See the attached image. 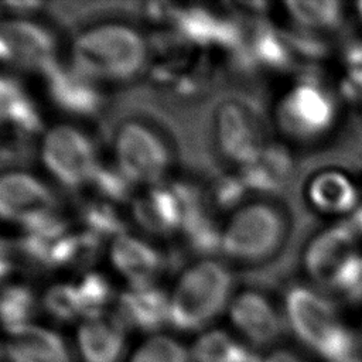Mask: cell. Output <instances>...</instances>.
I'll return each instance as SVG.
<instances>
[{"mask_svg": "<svg viewBox=\"0 0 362 362\" xmlns=\"http://www.w3.org/2000/svg\"><path fill=\"white\" fill-rule=\"evenodd\" d=\"M249 349L223 331L204 334L192 348L195 362H239Z\"/></svg>", "mask_w": 362, "mask_h": 362, "instance_id": "obj_26", "label": "cell"}, {"mask_svg": "<svg viewBox=\"0 0 362 362\" xmlns=\"http://www.w3.org/2000/svg\"><path fill=\"white\" fill-rule=\"evenodd\" d=\"M1 129H3V124H1V122H0V141H1ZM0 148H1V146H0Z\"/></svg>", "mask_w": 362, "mask_h": 362, "instance_id": "obj_36", "label": "cell"}, {"mask_svg": "<svg viewBox=\"0 0 362 362\" xmlns=\"http://www.w3.org/2000/svg\"><path fill=\"white\" fill-rule=\"evenodd\" d=\"M286 13L301 31L321 35L335 31L342 25L344 8L339 1H286Z\"/></svg>", "mask_w": 362, "mask_h": 362, "instance_id": "obj_22", "label": "cell"}, {"mask_svg": "<svg viewBox=\"0 0 362 362\" xmlns=\"http://www.w3.org/2000/svg\"><path fill=\"white\" fill-rule=\"evenodd\" d=\"M304 194L308 206L320 215H352L361 206L355 181L341 170L317 171L305 182Z\"/></svg>", "mask_w": 362, "mask_h": 362, "instance_id": "obj_16", "label": "cell"}, {"mask_svg": "<svg viewBox=\"0 0 362 362\" xmlns=\"http://www.w3.org/2000/svg\"><path fill=\"white\" fill-rule=\"evenodd\" d=\"M115 315L124 328L160 329L170 324V294L156 284L129 287L117 297Z\"/></svg>", "mask_w": 362, "mask_h": 362, "instance_id": "obj_17", "label": "cell"}, {"mask_svg": "<svg viewBox=\"0 0 362 362\" xmlns=\"http://www.w3.org/2000/svg\"><path fill=\"white\" fill-rule=\"evenodd\" d=\"M83 229L95 233L100 239H115L127 232V223L117 205L95 198L85 202L81 208Z\"/></svg>", "mask_w": 362, "mask_h": 362, "instance_id": "obj_24", "label": "cell"}, {"mask_svg": "<svg viewBox=\"0 0 362 362\" xmlns=\"http://www.w3.org/2000/svg\"><path fill=\"white\" fill-rule=\"evenodd\" d=\"M264 362H305L300 355L287 351V349H279L274 351L272 355H269Z\"/></svg>", "mask_w": 362, "mask_h": 362, "instance_id": "obj_33", "label": "cell"}, {"mask_svg": "<svg viewBox=\"0 0 362 362\" xmlns=\"http://www.w3.org/2000/svg\"><path fill=\"white\" fill-rule=\"evenodd\" d=\"M38 301L34 290L23 283L3 284L0 288V324L8 331L31 325L37 315Z\"/></svg>", "mask_w": 362, "mask_h": 362, "instance_id": "obj_23", "label": "cell"}, {"mask_svg": "<svg viewBox=\"0 0 362 362\" xmlns=\"http://www.w3.org/2000/svg\"><path fill=\"white\" fill-rule=\"evenodd\" d=\"M109 259L113 269L130 287L156 284L157 277L164 272L168 263L167 256L156 246L127 232L112 239Z\"/></svg>", "mask_w": 362, "mask_h": 362, "instance_id": "obj_14", "label": "cell"}, {"mask_svg": "<svg viewBox=\"0 0 362 362\" xmlns=\"http://www.w3.org/2000/svg\"><path fill=\"white\" fill-rule=\"evenodd\" d=\"M75 286L79 294L82 317L89 320L103 315L106 307L113 300L110 281L102 273L90 270L85 272Z\"/></svg>", "mask_w": 362, "mask_h": 362, "instance_id": "obj_25", "label": "cell"}, {"mask_svg": "<svg viewBox=\"0 0 362 362\" xmlns=\"http://www.w3.org/2000/svg\"><path fill=\"white\" fill-rule=\"evenodd\" d=\"M42 307L55 320L69 322L82 317L79 294L75 283H57L47 288Z\"/></svg>", "mask_w": 362, "mask_h": 362, "instance_id": "obj_28", "label": "cell"}, {"mask_svg": "<svg viewBox=\"0 0 362 362\" xmlns=\"http://www.w3.org/2000/svg\"><path fill=\"white\" fill-rule=\"evenodd\" d=\"M38 153L45 171L66 191L90 187L100 165L92 139L82 129L68 123L47 129L41 134Z\"/></svg>", "mask_w": 362, "mask_h": 362, "instance_id": "obj_9", "label": "cell"}, {"mask_svg": "<svg viewBox=\"0 0 362 362\" xmlns=\"http://www.w3.org/2000/svg\"><path fill=\"white\" fill-rule=\"evenodd\" d=\"M349 222L320 230L305 245L304 272L315 283L351 300L362 297V252Z\"/></svg>", "mask_w": 362, "mask_h": 362, "instance_id": "obj_5", "label": "cell"}, {"mask_svg": "<svg viewBox=\"0 0 362 362\" xmlns=\"http://www.w3.org/2000/svg\"><path fill=\"white\" fill-rule=\"evenodd\" d=\"M229 314L233 325L253 344H272L281 334L280 314L262 291L249 288L239 293L230 303Z\"/></svg>", "mask_w": 362, "mask_h": 362, "instance_id": "obj_15", "label": "cell"}, {"mask_svg": "<svg viewBox=\"0 0 362 362\" xmlns=\"http://www.w3.org/2000/svg\"><path fill=\"white\" fill-rule=\"evenodd\" d=\"M113 164L137 185L164 184L174 164L173 147L158 127L130 117L119 123L112 136Z\"/></svg>", "mask_w": 362, "mask_h": 362, "instance_id": "obj_6", "label": "cell"}, {"mask_svg": "<svg viewBox=\"0 0 362 362\" xmlns=\"http://www.w3.org/2000/svg\"><path fill=\"white\" fill-rule=\"evenodd\" d=\"M58 62L55 37L45 25L25 17L0 20V64L44 76Z\"/></svg>", "mask_w": 362, "mask_h": 362, "instance_id": "obj_10", "label": "cell"}, {"mask_svg": "<svg viewBox=\"0 0 362 362\" xmlns=\"http://www.w3.org/2000/svg\"><path fill=\"white\" fill-rule=\"evenodd\" d=\"M349 223L361 239L362 238V205L352 214V219H351Z\"/></svg>", "mask_w": 362, "mask_h": 362, "instance_id": "obj_34", "label": "cell"}, {"mask_svg": "<svg viewBox=\"0 0 362 362\" xmlns=\"http://www.w3.org/2000/svg\"><path fill=\"white\" fill-rule=\"evenodd\" d=\"M90 187L98 192V198L109 201L115 205L130 204L137 192L136 185L127 180V177L113 164L102 163L92 180Z\"/></svg>", "mask_w": 362, "mask_h": 362, "instance_id": "obj_27", "label": "cell"}, {"mask_svg": "<svg viewBox=\"0 0 362 362\" xmlns=\"http://www.w3.org/2000/svg\"><path fill=\"white\" fill-rule=\"evenodd\" d=\"M338 116L339 107L334 93L314 76L297 79L274 107L279 130L298 143H315L328 136Z\"/></svg>", "mask_w": 362, "mask_h": 362, "instance_id": "obj_7", "label": "cell"}, {"mask_svg": "<svg viewBox=\"0 0 362 362\" xmlns=\"http://www.w3.org/2000/svg\"><path fill=\"white\" fill-rule=\"evenodd\" d=\"M124 329L115 314L86 320L78 332L85 362H119L124 349Z\"/></svg>", "mask_w": 362, "mask_h": 362, "instance_id": "obj_19", "label": "cell"}, {"mask_svg": "<svg viewBox=\"0 0 362 362\" xmlns=\"http://www.w3.org/2000/svg\"><path fill=\"white\" fill-rule=\"evenodd\" d=\"M132 362H188V354L177 341L154 337L137 351Z\"/></svg>", "mask_w": 362, "mask_h": 362, "instance_id": "obj_30", "label": "cell"}, {"mask_svg": "<svg viewBox=\"0 0 362 362\" xmlns=\"http://www.w3.org/2000/svg\"><path fill=\"white\" fill-rule=\"evenodd\" d=\"M16 253L14 243L0 238V284L14 272L16 262L13 255Z\"/></svg>", "mask_w": 362, "mask_h": 362, "instance_id": "obj_31", "label": "cell"}, {"mask_svg": "<svg viewBox=\"0 0 362 362\" xmlns=\"http://www.w3.org/2000/svg\"><path fill=\"white\" fill-rule=\"evenodd\" d=\"M239 362H262V361L259 359V356H257L256 354H253V352L247 351V354H246V355H245Z\"/></svg>", "mask_w": 362, "mask_h": 362, "instance_id": "obj_35", "label": "cell"}, {"mask_svg": "<svg viewBox=\"0 0 362 362\" xmlns=\"http://www.w3.org/2000/svg\"><path fill=\"white\" fill-rule=\"evenodd\" d=\"M129 205L134 223L148 235L170 236L181 230L184 205L174 181L147 187Z\"/></svg>", "mask_w": 362, "mask_h": 362, "instance_id": "obj_13", "label": "cell"}, {"mask_svg": "<svg viewBox=\"0 0 362 362\" xmlns=\"http://www.w3.org/2000/svg\"><path fill=\"white\" fill-rule=\"evenodd\" d=\"M0 122L21 143L44 133L35 100L23 82L10 74H0Z\"/></svg>", "mask_w": 362, "mask_h": 362, "instance_id": "obj_18", "label": "cell"}, {"mask_svg": "<svg viewBox=\"0 0 362 362\" xmlns=\"http://www.w3.org/2000/svg\"><path fill=\"white\" fill-rule=\"evenodd\" d=\"M150 58L148 40L122 21L90 24L71 44V65L96 83L132 82L148 68Z\"/></svg>", "mask_w": 362, "mask_h": 362, "instance_id": "obj_1", "label": "cell"}, {"mask_svg": "<svg viewBox=\"0 0 362 362\" xmlns=\"http://www.w3.org/2000/svg\"><path fill=\"white\" fill-rule=\"evenodd\" d=\"M211 137L219 158L238 171L256 163L270 144L259 109L242 98H226L216 105Z\"/></svg>", "mask_w": 362, "mask_h": 362, "instance_id": "obj_8", "label": "cell"}, {"mask_svg": "<svg viewBox=\"0 0 362 362\" xmlns=\"http://www.w3.org/2000/svg\"><path fill=\"white\" fill-rule=\"evenodd\" d=\"M284 308L291 329L308 348L329 362L352 359L354 335L328 298L308 286L294 284L286 291Z\"/></svg>", "mask_w": 362, "mask_h": 362, "instance_id": "obj_4", "label": "cell"}, {"mask_svg": "<svg viewBox=\"0 0 362 362\" xmlns=\"http://www.w3.org/2000/svg\"><path fill=\"white\" fill-rule=\"evenodd\" d=\"M291 235L290 214L273 199L243 202L221 235V253L242 266H262L276 259Z\"/></svg>", "mask_w": 362, "mask_h": 362, "instance_id": "obj_2", "label": "cell"}, {"mask_svg": "<svg viewBox=\"0 0 362 362\" xmlns=\"http://www.w3.org/2000/svg\"><path fill=\"white\" fill-rule=\"evenodd\" d=\"M44 79L48 98L61 112L90 119L102 110L103 96L98 83L75 66L58 62Z\"/></svg>", "mask_w": 362, "mask_h": 362, "instance_id": "obj_12", "label": "cell"}, {"mask_svg": "<svg viewBox=\"0 0 362 362\" xmlns=\"http://www.w3.org/2000/svg\"><path fill=\"white\" fill-rule=\"evenodd\" d=\"M58 211L54 191L40 177L25 170L0 173V221L21 229Z\"/></svg>", "mask_w": 362, "mask_h": 362, "instance_id": "obj_11", "label": "cell"}, {"mask_svg": "<svg viewBox=\"0 0 362 362\" xmlns=\"http://www.w3.org/2000/svg\"><path fill=\"white\" fill-rule=\"evenodd\" d=\"M1 7L4 8V11L14 14V17H23L25 14H30L35 10H38L40 7H44V3L41 1H8V3H3Z\"/></svg>", "mask_w": 362, "mask_h": 362, "instance_id": "obj_32", "label": "cell"}, {"mask_svg": "<svg viewBox=\"0 0 362 362\" xmlns=\"http://www.w3.org/2000/svg\"><path fill=\"white\" fill-rule=\"evenodd\" d=\"M6 352L11 362H71L61 337L35 325L10 332Z\"/></svg>", "mask_w": 362, "mask_h": 362, "instance_id": "obj_20", "label": "cell"}, {"mask_svg": "<svg viewBox=\"0 0 362 362\" xmlns=\"http://www.w3.org/2000/svg\"><path fill=\"white\" fill-rule=\"evenodd\" d=\"M233 277L225 263L202 257L187 266L170 294V324L181 331L204 328L226 307Z\"/></svg>", "mask_w": 362, "mask_h": 362, "instance_id": "obj_3", "label": "cell"}, {"mask_svg": "<svg viewBox=\"0 0 362 362\" xmlns=\"http://www.w3.org/2000/svg\"><path fill=\"white\" fill-rule=\"evenodd\" d=\"M247 188L236 174H222L211 181L208 192H205L209 205L215 209L235 211L243 204Z\"/></svg>", "mask_w": 362, "mask_h": 362, "instance_id": "obj_29", "label": "cell"}, {"mask_svg": "<svg viewBox=\"0 0 362 362\" xmlns=\"http://www.w3.org/2000/svg\"><path fill=\"white\" fill-rule=\"evenodd\" d=\"M293 171L290 154L279 146L269 144L264 153L252 165L238 171L247 191L272 194L280 191Z\"/></svg>", "mask_w": 362, "mask_h": 362, "instance_id": "obj_21", "label": "cell"}, {"mask_svg": "<svg viewBox=\"0 0 362 362\" xmlns=\"http://www.w3.org/2000/svg\"><path fill=\"white\" fill-rule=\"evenodd\" d=\"M349 362H359V361H355V359H351Z\"/></svg>", "mask_w": 362, "mask_h": 362, "instance_id": "obj_37", "label": "cell"}]
</instances>
